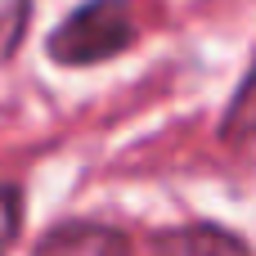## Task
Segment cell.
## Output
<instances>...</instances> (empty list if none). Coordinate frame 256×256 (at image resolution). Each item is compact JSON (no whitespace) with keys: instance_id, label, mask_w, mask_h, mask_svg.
Returning a JSON list of instances; mask_svg holds the SVG:
<instances>
[{"instance_id":"5b68a950","label":"cell","mask_w":256,"mask_h":256,"mask_svg":"<svg viewBox=\"0 0 256 256\" xmlns=\"http://www.w3.org/2000/svg\"><path fill=\"white\" fill-rule=\"evenodd\" d=\"M18 225H22V194H18V184H14V180H4V176H0V256L14 248Z\"/></svg>"},{"instance_id":"3957f363","label":"cell","mask_w":256,"mask_h":256,"mask_svg":"<svg viewBox=\"0 0 256 256\" xmlns=\"http://www.w3.org/2000/svg\"><path fill=\"white\" fill-rule=\"evenodd\" d=\"M158 256H248V248L234 238V234H225V230H216V225H189V230H171V234H162L158 238Z\"/></svg>"},{"instance_id":"277c9868","label":"cell","mask_w":256,"mask_h":256,"mask_svg":"<svg viewBox=\"0 0 256 256\" xmlns=\"http://www.w3.org/2000/svg\"><path fill=\"white\" fill-rule=\"evenodd\" d=\"M220 140L234 144V148L256 144V63H252V72L243 76L238 94L230 99V112H225V122H220Z\"/></svg>"},{"instance_id":"7a4b0ae2","label":"cell","mask_w":256,"mask_h":256,"mask_svg":"<svg viewBox=\"0 0 256 256\" xmlns=\"http://www.w3.org/2000/svg\"><path fill=\"white\" fill-rule=\"evenodd\" d=\"M36 256H135L130 252V238L112 225H94V220H68V225H54Z\"/></svg>"},{"instance_id":"6da1fadb","label":"cell","mask_w":256,"mask_h":256,"mask_svg":"<svg viewBox=\"0 0 256 256\" xmlns=\"http://www.w3.org/2000/svg\"><path fill=\"white\" fill-rule=\"evenodd\" d=\"M130 36H135V18H130L126 0H86L54 27L50 54L68 68H86V63H104V58L122 54L130 45Z\"/></svg>"},{"instance_id":"8992f818","label":"cell","mask_w":256,"mask_h":256,"mask_svg":"<svg viewBox=\"0 0 256 256\" xmlns=\"http://www.w3.org/2000/svg\"><path fill=\"white\" fill-rule=\"evenodd\" d=\"M27 4H32V0H0V63L14 58V50H18V40H22Z\"/></svg>"}]
</instances>
